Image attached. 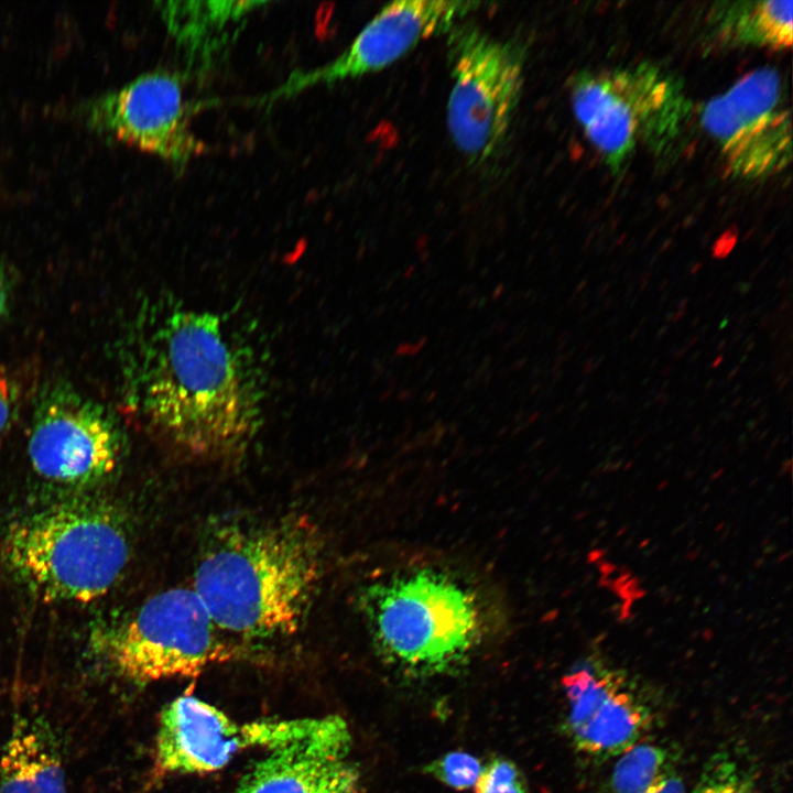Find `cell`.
Segmentation results:
<instances>
[{"label": "cell", "instance_id": "24", "mask_svg": "<svg viewBox=\"0 0 793 793\" xmlns=\"http://www.w3.org/2000/svg\"><path fill=\"white\" fill-rule=\"evenodd\" d=\"M8 290L3 274L0 271V318L7 311Z\"/></svg>", "mask_w": 793, "mask_h": 793}, {"label": "cell", "instance_id": "19", "mask_svg": "<svg viewBox=\"0 0 793 793\" xmlns=\"http://www.w3.org/2000/svg\"><path fill=\"white\" fill-rule=\"evenodd\" d=\"M691 793H758L751 768L729 751L714 753Z\"/></svg>", "mask_w": 793, "mask_h": 793}, {"label": "cell", "instance_id": "13", "mask_svg": "<svg viewBox=\"0 0 793 793\" xmlns=\"http://www.w3.org/2000/svg\"><path fill=\"white\" fill-rule=\"evenodd\" d=\"M565 730L574 748L597 760L619 757L651 728V706L621 673L598 661L578 662L563 680Z\"/></svg>", "mask_w": 793, "mask_h": 793}, {"label": "cell", "instance_id": "25", "mask_svg": "<svg viewBox=\"0 0 793 793\" xmlns=\"http://www.w3.org/2000/svg\"><path fill=\"white\" fill-rule=\"evenodd\" d=\"M721 360H723V357L719 356V357L711 363V367H713V368H716V367L721 362Z\"/></svg>", "mask_w": 793, "mask_h": 793}, {"label": "cell", "instance_id": "1", "mask_svg": "<svg viewBox=\"0 0 793 793\" xmlns=\"http://www.w3.org/2000/svg\"><path fill=\"white\" fill-rule=\"evenodd\" d=\"M132 381L146 424L194 457L236 455L262 423L254 352L210 311L167 304L142 336Z\"/></svg>", "mask_w": 793, "mask_h": 793}, {"label": "cell", "instance_id": "4", "mask_svg": "<svg viewBox=\"0 0 793 793\" xmlns=\"http://www.w3.org/2000/svg\"><path fill=\"white\" fill-rule=\"evenodd\" d=\"M359 608L380 654L415 676L457 669L482 636L472 590L437 568L398 573L366 586Z\"/></svg>", "mask_w": 793, "mask_h": 793}, {"label": "cell", "instance_id": "8", "mask_svg": "<svg viewBox=\"0 0 793 793\" xmlns=\"http://www.w3.org/2000/svg\"><path fill=\"white\" fill-rule=\"evenodd\" d=\"M698 115L734 176L767 178L791 163V112L775 68L761 67L745 74L706 101Z\"/></svg>", "mask_w": 793, "mask_h": 793}, {"label": "cell", "instance_id": "18", "mask_svg": "<svg viewBox=\"0 0 793 793\" xmlns=\"http://www.w3.org/2000/svg\"><path fill=\"white\" fill-rule=\"evenodd\" d=\"M677 771V756L666 746L639 742L619 756L608 793H654Z\"/></svg>", "mask_w": 793, "mask_h": 793}, {"label": "cell", "instance_id": "2", "mask_svg": "<svg viewBox=\"0 0 793 793\" xmlns=\"http://www.w3.org/2000/svg\"><path fill=\"white\" fill-rule=\"evenodd\" d=\"M324 573V542L305 514L222 520L200 547L193 589L230 639L272 640L305 626Z\"/></svg>", "mask_w": 793, "mask_h": 793}, {"label": "cell", "instance_id": "17", "mask_svg": "<svg viewBox=\"0 0 793 793\" xmlns=\"http://www.w3.org/2000/svg\"><path fill=\"white\" fill-rule=\"evenodd\" d=\"M791 0L717 2L707 15L708 35L729 47L783 51L792 45Z\"/></svg>", "mask_w": 793, "mask_h": 793}, {"label": "cell", "instance_id": "5", "mask_svg": "<svg viewBox=\"0 0 793 793\" xmlns=\"http://www.w3.org/2000/svg\"><path fill=\"white\" fill-rule=\"evenodd\" d=\"M569 90L584 134L615 173L640 146L658 154L672 151L691 120L682 83L650 62L582 70Z\"/></svg>", "mask_w": 793, "mask_h": 793}, {"label": "cell", "instance_id": "14", "mask_svg": "<svg viewBox=\"0 0 793 793\" xmlns=\"http://www.w3.org/2000/svg\"><path fill=\"white\" fill-rule=\"evenodd\" d=\"M350 747L346 721L325 716L309 736L271 750L233 793H356L359 773L349 759Z\"/></svg>", "mask_w": 793, "mask_h": 793}, {"label": "cell", "instance_id": "6", "mask_svg": "<svg viewBox=\"0 0 793 793\" xmlns=\"http://www.w3.org/2000/svg\"><path fill=\"white\" fill-rule=\"evenodd\" d=\"M214 622L193 587L160 591L108 634L118 672L137 683L194 677L233 659L238 647Z\"/></svg>", "mask_w": 793, "mask_h": 793}, {"label": "cell", "instance_id": "3", "mask_svg": "<svg viewBox=\"0 0 793 793\" xmlns=\"http://www.w3.org/2000/svg\"><path fill=\"white\" fill-rule=\"evenodd\" d=\"M123 515L96 499H74L13 523L3 542L11 573L48 601L89 602L106 595L130 558Z\"/></svg>", "mask_w": 793, "mask_h": 793}, {"label": "cell", "instance_id": "12", "mask_svg": "<svg viewBox=\"0 0 793 793\" xmlns=\"http://www.w3.org/2000/svg\"><path fill=\"white\" fill-rule=\"evenodd\" d=\"M480 2L461 0H402L385 4L334 59L312 69L294 70L260 97L269 106L315 86L330 85L380 72L420 42L447 33Z\"/></svg>", "mask_w": 793, "mask_h": 793}, {"label": "cell", "instance_id": "23", "mask_svg": "<svg viewBox=\"0 0 793 793\" xmlns=\"http://www.w3.org/2000/svg\"><path fill=\"white\" fill-rule=\"evenodd\" d=\"M654 793H686L685 783L678 771L670 775Z\"/></svg>", "mask_w": 793, "mask_h": 793}, {"label": "cell", "instance_id": "11", "mask_svg": "<svg viewBox=\"0 0 793 793\" xmlns=\"http://www.w3.org/2000/svg\"><path fill=\"white\" fill-rule=\"evenodd\" d=\"M185 76L159 68L145 72L109 91L88 108V122L98 131L184 169L204 154L192 118L202 105L185 96Z\"/></svg>", "mask_w": 793, "mask_h": 793}, {"label": "cell", "instance_id": "7", "mask_svg": "<svg viewBox=\"0 0 793 793\" xmlns=\"http://www.w3.org/2000/svg\"><path fill=\"white\" fill-rule=\"evenodd\" d=\"M453 80L447 126L456 148L471 162L492 157L502 146L524 83V51L479 28L457 23L447 32Z\"/></svg>", "mask_w": 793, "mask_h": 793}, {"label": "cell", "instance_id": "10", "mask_svg": "<svg viewBox=\"0 0 793 793\" xmlns=\"http://www.w3.org/2000/svg\"><path fill=\"white\" fill-rule=\"evenodd\" d=\"M325 717L239 723L194 695L184 694L164 707L155 739L154 770L207 773L224 768L239 751L270 750L316 731Z\"/></svg>", "mask_w": 793, "mask_h": 793}, {"label": "cell", "instance_id": "9", "mask_svg": "<svg viewBox=\"0 0 793 793\" xmlns=\"http://www.w3.org/2000/svg\"><path fill=\"white\" fill-rule=\"evenodd\" d=\"M122 452L121 428L102 405L63 384L41 397L28 444L37 475L63 486L96 485L115 471Z\"/></svg>", "mask_w": 793, "mask_h": 793}, {"label": "cell", "instance_id": "16", "mask_svg": "<svg viewBox=\"0 0 793 793\" xmlns=\"http://www.w3.org/2000/svg\"><path fill=\"white\" fill-rule=\"evenodd\" d=\"M0 793H66L63 759L53 732L19 716L0 751Z\"/></svg>", "mask_w": 793, "mask_h": 793}, {"label": "cell", "instance_id": "22", "mask_svg": "<svg viewBox=\"0 0 793 793\" xmlns=\"http://www.w3.org/2000/svg\"><path fill=\"white\" fill-rule=\"evenodd\" d=\"M17 409V388L0 372V442L7 435L13 422Z\"/></svg>", "mask_w": 793, "mask_h": 793}, {"label": "cell", "instance_id": "20", "mask_svg": "<svg viewBox=\"0 0 793 793\" xmlns=\"http://www.w3.org/2000/svg\"><path fill=\"white\" fill-rule=\"evenodd\" d=\"M482 767L474 756L455 751L432 761L425 771L442 783L456 790L475 786Z\"/></svg>", "mask_w": 793, "mask_h": 793}, {"label": "cell", "instance_id": "15", "mask_svg": "<svg viewBox=\"0 0 793 793\" xmlns=\"http://www.w3.org/2000/svg\"><path fill=\"white\" fill-rule=\"evenodd\" d=\"M267 1H159L162 22L188 65L210 67L236 41L247 19Z\"/></svg>", "mask_w": 793, "mask_h": 793}, {"label": "cell", "instance_id": "21", "mask_svg": "<svg viewBox=\"0 0 793 793\" xmlns=\"http://www.w3.org/2000/svg\"><path fill=\"white\" fill-rule=\"evenodd\" d=\"M475 790L476 793H528L519 769L502 758L493 759L482 767Z\"/></svg>", "mask_w": 793, "mask_h": 793}]
</instances>
